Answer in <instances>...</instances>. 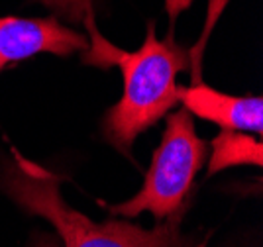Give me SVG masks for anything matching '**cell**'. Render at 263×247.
Returning a JSON list of instances; mask_svg holds the SVG:
<instances>
[{"instance_id": "cell-1", "label": "cell", "mask_w": 263, "mask_h": 247, "mask_svg": "<svg viewBox=\"0 0 263 247\" xmlns=\"http://www.w3.org/2000/svg\"><path fill=\"white\" fill-rule=\"evenodd\" d=\"M92 43L83 51V61L97 67L116 65L124 79L122 98L104 116V136L118 151L130 155L136 138L167 116L177 102V75L191 69V53L169 33L165 40L147 26L145 42L136 51H124L102 37L88 20Z\"/></svg>"}, {"instance_id": "cell-2", "label": "cell", "mask_w": 263, "mask_h": 247, "mask_svg": "<svg viewBox=\"0 0 263 247\" xmlns=\"http://www.w3.org/2000/svg\"><path fill=\"white\" fill-rule=\"evenodd\" d=\"M2 186L26 212L47 220L65 247H191L179 230L185 208L165 218L154 230H143L124 220L92 222L67 204L53 173L18 151H14V159L4 171Z\"/></svg>"}, {"instance_id": "cell-3", "label": "cell", "mask_w": 263, "mask_h": 247, "mask_svg": "<svg viewBox=\"0 0 263 247\" xmlns=\"http://www.w3.org/2000/svg\"><path fill=\"white\" fill-rule=\"evenodd\" d=\"M206 161V143L195 131L193 114L185 108L167 116L161 143L154 151L152 167L140 193L130 200L108 206L110 214L124 218L149 212L155 220H165L185 208V198L197 173Z\"/></svg>"}, {"instance_id": "cell-4", "label": "cell", "mask_w": 263, "mask_h": 247, "mask_svg": "<svg viewBox=\"0 0 263 247\" xmlns=\"http://www.w3.org/2000/svg\"><path fill=\"white\" fill-rule=\"evenodd\" d=\"M87 49V37L63 26L57 18L0 16V71L40 53L67 57Z\"/></svg>"}, {"instance_id": "cell-5", "label": "cell", "mask_w": 263, "mask_h": 247, "mask_svg": "<svg viewBox=\"0 0 263 247\" xmlns=\"http://www.w3.org/2000/svg\"><path fill=\"white\" fill-rule=\"evenodd\" d=\"M177 100L193 116L209 120L222 129L250 131L261 136V97H234L204 85L200 79H195L193 85L177 86Z\"/></svg>"}, {"instance_id": "cell-6", "label": "cell", "mask_w": 263, "mask_h": 247, "mask_svg": "<svg viewBox=\"0 0 263 247\" xmlns=\"http://www.w3.org/2000/svg\"><path fill=\"white\" fill-rule=\"evenodd\" d=\"M240 165H263L261 140H255L250 134L236 129H222L212 140V153L209 159V175L240 167Z\"/></svg>"}, {"instance_id": "cell-7", "label": "cell", "mask_w": 263, "mask_h": 247, "mask_svg": "<svg viewBox=\"0 0 263 247\" xmlns=\"http://www.w3.org/2000/svg\"><path fill=\"white\" fill-rule=\"evenodd\" d=\"M53 12L65 16L67 20L87 24L92 20V4L90 0H40Z\"/></svg>"}, {"instance_id": "cell-8", "label": "cell", "mask_w": 263, "mask_h": 247, "mask_svg": "<svg viewBox=\"0 0 263 247\" xmlns=\"http://www.w3.org/2000/svg\"><path fill=\"white\" fill-rule=\"evenodd\" d=\"M191 4H193V0H165V10H167L169 20L175 22L177 16L183 10H186Z\"/></svg>"}]
</instances>
